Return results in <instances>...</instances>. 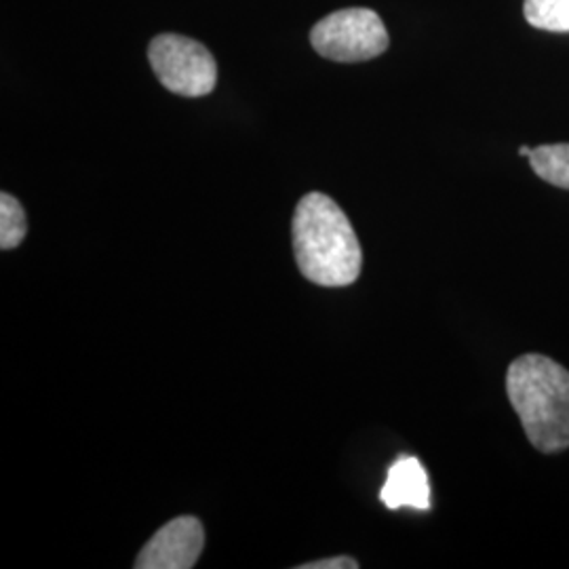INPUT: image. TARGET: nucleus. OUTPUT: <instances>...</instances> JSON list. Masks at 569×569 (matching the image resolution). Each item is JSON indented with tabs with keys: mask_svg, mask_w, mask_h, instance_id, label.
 <instances>
[{
	"mask_svg": "<svg viewBox=\"0 0 569 569\" xmlns=\"http://www.w3.org/2000/svg\"><path fill=\"white\" fill-rule=\"evenodd\" d=\"M293 253L300 272L321 287L352 284L363 266L357 232L333 199L310 192L293 213Z\"/></svg>",
	"mask_w": 569,
	"mask_h": 569,
	"instance_id": "f257e3e1",
	"label": "nucleus"
},
{
	"mask_svg": "<svg viewBox=\"0 0 569 569\" xmlns=\"http://www.w3.org/2000/svg\"><path fill=\"white\" fill-rule=\"evenodd\" d=\"M507 395L529 443L542 453L569 448V371L545 355H523L507 371Z\"/></svg>",
	"mask_w": 569,
	"mask_h": 569,
	"instance_id": "f03ea898",
	"label": "nucleus"
},
{
	"mask_svg": "<svg viewBox=\"0 0 569 569\" xmlns=\"http://www.w3.org/2000/svg\"><path fill=\"white\" fill-rule=\"evenodd\" d=\"M310 42L326 60L340 63L369 61L387 51V26L376 11L352 7L319 21L310 30Z\"/></svg>",
	"mask_w": 569,
	"mask_h": 569,
	"instance_id": "7ed1b4c3",
	"label": "nucleus"
},
{
	"mask_svg": "<svg viewBox=\"0 0 569 569\" xmlns=\"http://www.w3.org/2000/svg\"><path fill=\"white\" fill-rule=\"evenodd\" d=\"M148 61L167 91L204 98L216 89L218 66L211 51L182 34H159L148 44Z\"/></svg>",
	"mask_w": 569,
	"mask_h": 569,
	"instance_id": "20e7f679",
	"label": "nucleus"
},
{
	"mask_svg": "<svg viewBox=\"0 0 569 569\" xmlns=\"http://www.w3.org/2000/svg\"><path fill=\"white\" fill-rule=\"evenodd\" d=\"M204 547L203 523L197 517H178L159 529L138 555V569H190Z\"/></svg>",
	"mask_w": 569,
	"mask_h": 569,
	"instance_id": "39448f33",
	"label": "nucleus"
},
{
	"mask_svg": "<svg viewBox=\"0 0 569 569\" xmlns=\"http://www.w3.org/2000/svg\"><path fill=\"white\" fill-rule=\"evenodd\" d=\"M380 500L388 510L430 509V483L422 462L413 456H401L388 468L387 483L380 489Z\"/></svg>",
	"mask_w": 569,
	"mask_h": 569,
	"instance_id": "423d86ee",
	"label": "nucleus"
},
{
	"mask_svg": "<svg viewBox=\"0 0 569 569\" xmlns=\"http://www.w3.org/2000/svg\"><path fill=\"white\" fill-rule=\"evenodd\" d=\"M529 164L545 182L569 190V143H547L533 148Z\"/></svg>",
	"mask_w": 569,
	"mask_h": 569,
	"instance_id": "0eeeda50",
	"label": "nucleus"
},
{
	"mask_svg": "<svg viewBox=\"0 0 569 569\" xmlns=\"http://www.w3.org/2000/svg\"><path fill=\"white\" fill-rule=\"evenodd\" d=\"M529 26L547 32H569V0H526Z\"/></svg>",
	"mask_w": 569,
	"mask_h": 569,
	"instance_id": "6e6552de",
	"label": "nucleus"
},
{
	"mask_svg": "<svg viewBox=\"0 0 569 569\" xmlns=\"http://www.w3.org/2000/svg\"><path fill=\"white\" fill-rule=\"evenodd\" d=\"M28 232L26 211L16 197L9 192L0 194V247L2 251H9L23 241Z\"/></svg>",
	"mask_w": 569,
	"mask_h": 569,
	"instance_id": "1a4fd4ad",
	"label": "nucleus"
},
{
	"mask_svg": "<svg viewBox=\"0 0 569 569\" xmlns=\"http://www.w3.org/2000/svg\"><path fill=\"white\" fill-rule=\"evenodd\" d=\"M359 563L352 557H333V559H321V561H312L305 563L300 569H357Z\"/></svg>",
	"mask_w": 569,
	"mask_h": 569,
	"instance_id": "9d476101",
	"label": "nucleus"
},
{
	"mask_svg": "<svg viewBox=\"0 0 569 569\" xmlns=\"http://www.w3.org/2000/svg\"><path fill=\"white\" fill-rule=\"evenodd\" d=\"M529 154H531V148H529V146H521V148H519V157L529 159Z\"/></svg>",
	"mask_w": 569,
	"mask_h": 569,
	"instance_id": "9b49d317",
	"label": "nucleus"
}]
</instances>
